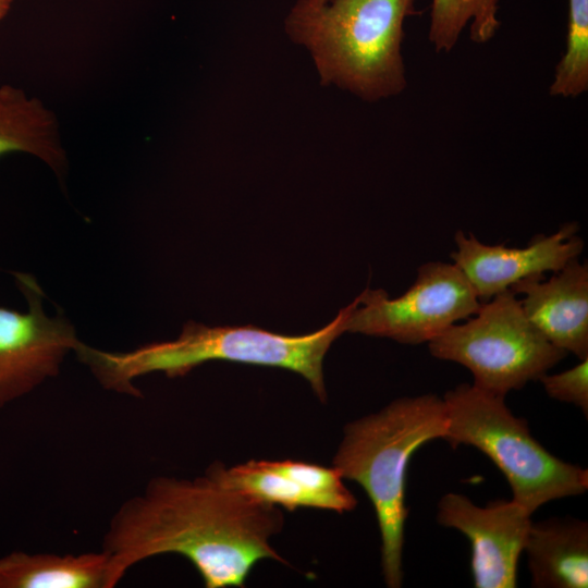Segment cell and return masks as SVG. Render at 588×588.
<instances>
[{
  "mask_svg": "<svg viewBox=\"0 0 588 588\" xmlns=\"http://www.w3.org/2000/svg\"><path fill=\"white\" fill-rule=\"evenodd\" d=\"M428 347L433 357L465 366L475 387L502 397L538 380L567 355L528 320L511 289L482 302L475 315L448 328Z\"/></svg>",
  "mask_w": 588,
  "mask_h": 588,
  "instance_id": "6",
  "label": "cell"
},
{
  "mask_svg": "<svg viewBox=\"0 0 588 588\" xmlns=\"http://www.w3.org/2000/svg\"><path fill=\"white\" fill-rule=\"evenodd\" d=\"M577 229L576 223L565 224L549 236H536L525 248L486 245L473 233L457 231V249L451 258L482 303L525 278L556 272L577 258L584 248V241L575 235Z\"/></svg>",
  "mask_w": 588,
  "mask_h": 588,
  "instance_id": "11",
  "label": "cell"
},
{
  "mask_svg": "<svg viewBox=\"0 0 588 588\" xmlns=\"http://www.w3.org/2000/svg\"><path fill=\"white\" fill-rule=\"evenodd\" d=\"M283 523L278 506L206 471L192 479L154 477L109 522L102 542L109 587L139 562L168 553L187 559L207 588L243 587L258 561L285 563L270 543Z\"/></svg>",
  "mask_w": 588,
  "mask_h": 588,
  "instance_id": "1",
  "label": "cell"
},
{
  "mask_svg": "<svg viewBox=\"0 0 588 588\" xmlns=\"http://www.w3.org/2000/svg\"><path fill=\"white\" fill-rule=\"evenodd\" d=\"M588 88V0H568L566 50L555 68L550 95L576 97Z\"/></svg>",
  "mask_w": 588,
  "mask_h": 588,
  "instance_id": "17",
  "label": "cell"
},
{
  "mask_svg": "<svg viewBox=\"0 0 588 588\" xmlns=\"http://www.w3.org/2000/svg\"><path fill=\"white\" fill-rule=\"evenodd\" d=\"M445 440L471 445L488 456L510 483L512 500L534 513L544 503L583 494L588 471L547 451L504 397L469 383L445 393Z\"/></svg>",
  "mask_w": 588,
  "mask_h": 588,
  "instance_id": "5",
  "label": "cell"
},
{
  "mask_svg": "<svg viewBox=\"0 0 588 588\" xmlns=\"http://www.w3.org/2000/svg\"><path fill=\"white\" fill-rule=\"evenodd\" d=\"M27 311L0 307V409L58 376L65 356L81 341L60 313L48 317L45 293L28 273L13 272Z\"/></svg>",
  "mask_w": 588,
  "mask_h": 588,
  "instance_id": "8",
  "label": "cell"
},
{
  "mask_svg": "<svg viewBox=\"0 0 588 588\" xmlns=\"http://www.w3.org/2000/svg\"><path fill=\"white\" fill-rule=\"evenodd\" d=\"M15 0H0V23L7 17Z\"/></svg>",
  "mask_w": 588,
  "mask_h": 588,
  "instance_id": "19",
  "label": "cell"
},
{
  "mask_svg": "<svg viewBox=\"0 0 588 588\" xmlns=\"http://www.w3.org/2000/svg\"><path fill=\"white\" fill-rule=\"evenodd\" d=\"M359 295L342 308L326 327L304 335H285L254 326L208 327L187 321L181 334L170 341L145 344L130 352H107L84 344L75 353L106 389L142 396L133 381L161 371L182 377L210 360L280 367L304 377L324 402L323 358L333 341L346 332L347 320Z\"/></svg>",
  "mask_w": 588,
  "mask_h": 588,
  "instance_id": "2",
  "label": "cell"
},
{
  "mask_svg": "<svg viewBox=\"0 0 588 588\" xmlns=\"http://www.w3.org/2000/svg\"><path fill=\"white\" fill-rule=\"evenodd\" d=\"M308 1L314 2V3H323L328 0H308Z\"/></svg>",
  "mask_w": 588,
  "mask_h": 588,
  "instance_id": "20",
  "label": "cell"
},
{
  "mask_svg": "<svg viewBox=\"0 0 588 588\" xmlns=\"http://www.w3.org/2000/svg\"><path fill=\"white\" fill-rule=\"evenodd\" d=\"M0 588H110L108 555L12 551L0 558Z\"/></svg>",
  "mask_w": 588,
  "mask_h": 588,
  "instance_id": "14",
  "label": "cell"
},
{
  "mask_svg": "<svg viewBox=\"0 0 588 588\" xmlns=\"http://www.w3.org/2000/svg\"><path fill=\"white\" fill-rule=\"evenodd\" d=\"M415 0H296L284 20L292 41L305 47L320 83L367 101L406 86L401 53L403 25Z\"/></svg>",
  "mask_w": 588,
  "mask_h": 588,
  "instance_id": "3",
  "label": "cell"
},
{
  "mask_svg": "<svg viewBox=\"0 0 588 588\" xmlns=\"http://www.w3.org/2000/svg\"><path fill=\"white\" fill-rule=\"evenodd\" d=\"M547 394L560 402L578 406L588 414V357L576 366L559 373H543L538 379Z\"/></svg>",
  "mask_w": 588,
  "mask_h": 588,
  "instance_id": "18",
  "label": "cell"
},
{
  "mask_svg": "<svg viewBox=\"0 0 588 588\" xmlns=\"http://www.w3.org/2000/svg\"><path fill=\"white\" fill-rule=\"evenodd\" d=\"M519 299L528 320L556 347L588 357V267L577 258L549 280L525 278L510 287Z\"/></svg>",
  "mask_w": 588,
  "mask_h": 588,
  "instance_id": "12",
  "label": "cell"
},
{
  "mask_svg": "<svg viewBox=\"0 0 588 588\" xmlns=\"http://www.w3.org/2000/svg\"><path fill=\"white\" fill-rule=\"evenodd\" d=\"M524 551L532 587H588L587 522L554 517L531 523Z\"/></svg>",
  "mask_w": 588,
  "mask_h": 588,
  "instance_id": "13",
  "label": "cell"
},
{
  "mask_svg": "<svg viewBox=\"0 0 588 588\" xmlns=\"http://www.w3.org/2000/svg\"><path fill=\"white\" fill-rule=\"evenodd\" d=\"M206 473L230 489L291 512L313 507L342 514L357 505L356 498L333 466L291 460H252L232 467L215 462Z\"/></svg>",
  "mask_w": 588,
  "mask_h": 588,
  "instance_id": "10",
  "label": "cell"
},
{
  "mask_svg": "<svg viewBox=\"0 0 588 588\" xmlns=\"http://www.w3.org/2000/svg\"><path fill=\"white\" fill-rule=\"evenodd\" d=\"M480 304L456 265L430 261L418 268L416 281L399 297L390 298L382 289L359 294L346 332L420 344L475 315Z\"/></svg>",
  "mask_w": 588,
  "mask_h": 588,
  "instance_id": "7",
  "label": "cell"
},
{
  "mask_svg": "<svg viewBox=\"0 0 588 588\" xmlns=\"http://www.w3.org/2000/svg\"><path fill=\"white\" fill-rule=\"evenodd\" d=\"M499 0H432L429 40L437 51H450L471 20L476 42L488 41L499 28Z\"/></svg>",
  "mask_w": 588,
  "mask_h": 588,
  "instance_id": "16",
  "label": "cell"
},
{
  "mask_svg": "<svg viewBox=\"0 0 588 588\" xmlns=\"http://www.w3.org/2000/svg\"><path fill=\"white\" fill-rule=\"evenodd\" d=\"M443 399L434 394L402 397L344 427L332 466L357 482L372 503L381 537L385 585L403 583L406 473L414 453L427 442L445 439Z\"/></svg>",
  "mask_w": 588,
  "mask_h": 588,
  "instance_id": "4",
  "label": "cell"
},
{
  "mask_svg": "<svg viewBox=\"0 0 588 588\" xmlns=\"http://www.w3.org/2000/svg\"><path fill=\"white\" fill-rule=\"evenodd\" d=\"M531 513L513 500L476 505L464 494H444L437 522L464 534L471 547L476 588H515L518 560L531 525Z\"/></svg>",
  "mask_w": 588,
  "mask_h": 588,
  "instance_id": "9",
  "label": "cell"
},
{
  "mask_svg": "<svg viewBox=\"0 0 588 588\" xmlns=\"http://www.w3.org/2000/svg\"><path fill=\"white\" fill-rule=\"evenodd\" d=\"M26 152L46 162L62 180L66 159L58 123L44 103L11 85L0 86V157Z\"/></svg>",
  "mask_w": 588,
  "mask_h": 588,
  "instance_id": "15",
  "label": "cell"
}]
</instances>
